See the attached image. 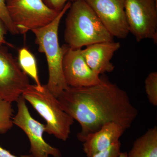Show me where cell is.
Here are the masks:
<instances>
[{"label": "cell", "mask_w": 157, "mask_h": 157, "mask_svg": "<svg viewBox=\"0 0 157 157\" xmlns=\"http://www.w3.org/2000/svg\"><path fill=\"white\" fill-rule=\"evenodd\" d=\"M121 143H117L109 147L107 149L98 153L93 157H118L120 154Z\"/></svg>", "instance_id": "obj_18"}, {"label": "cell", "mask_w": 157, "mask_h": 157, "mask_svg": "<svg viewBox=\"0 0 157 157\" xmlns=\"http://www.w3.org/2000/svg\"><path fill=\"white\" fill-rule=\"evenodd\" d=\"M101 77L98 84L69 87L57 98L62 109L80 124L77 137L80 141L109 123L127 130L138 116L126 92L106 77Z\"/></svg>", "instance_id": "obj_1"}, {"label": "cell", "mask_w": 157, "mask_h": 157, "mask_svg": "<svg viewBox=\"0 0 157 157\" xmlns=\"http://www.w3.org/2000/svg\"><path fill=\"white\" fill-rule=\"evenodd\" d=\"M113 37L125 39L130 32L125 0H85Z\"/></svg>", "instance_id": "obj_9"}, {"label": "cell", "mask_w": 157, "mask_h": 157, "mask_svg": "<svg viewBox=\"0 0 157 157\" xmlns=\"http://www.w3.org/2000/svg\"><path fill=\"white\" fill-rule=\"evenodd\" d=\"M126 129L114 123L104 125L97 132L88 135L82 140L83 150L87 157H93L119 141Z\"/></svg>", "instance_id": "obj_12"}, {"label": "cell", "mask_w": 157, "mask_h": 157, "mask_svg": "<svg viewBox=\"0 0 157 157\" xmlns=\"http://www.w3.org/2000/svg\"><path fill=\"white\" fill-rule=\"evenodd\" d=\"M21 96L45 120V132L63 141L68 140L74 120L62 109L45 85L40 88L31 84Z\"/></svg>", "instance_id": "obj_4"}, {"label": "cell", "mask_w": 157, "mask_h": 157, "mask_svg": "<svg viewBox=\"0 0 157 157\" xmlns=\"http://www.w3.org/2000/svg\"><path fill=\"white\" fill-rule=\"evenodd\" d=\"M65 24L64 38L71 49H80L98 42L114 41L85 0H76L71 3Z\"/></svg>", "instance_id": "obj_2"}, {"label": "cell", "mask_w": 157, "mask_h": 157, "mask_svg": "<svg viewBox=\"0 0 157 157\" xmlns=\"http://www.w3.org/2000/svg\"><path fill=\"white\" fill-rule=\"evenodd\" d=\"M68 2L58 15L48 25L32 31L36 37L35 42L40 52L45 54L48 63V79L45 85L48 90L57 98L69 86L66 83L63 72V62L68 48L67 44L60 46L59 26L63 16L71 5Z\"/></svg>", "instance_id": "obj_3"}, {"label": "cell", "mask_w": 157, "mask_h": 157, "mask_svg": "<svg viewBox=\"0 0 157 157\" xmlns=\"http://www.w3.org/2000/svg\"><path fill=\"white\" fill-rule=\"evenodd\" d=\"M30 85L28 76L8 48L0 45V96L11 103L16 102Z\"/></svg>", "instance_id": "obj_8"}, {"label": "cell", "mask_w": 157, "mask_h": 157, "mask_svg": "<svg viewBox=\"0 0 157 157\" xmlns=\"http://www.w3.org/2000/svg\"><path fill=\"white\" fill-rule=\"evenodd\" d=\"M121 47L119 42H98L82 49V54L90 68L99 75L111 73L114 66L111 60L116 52Z\"/></svg>", "instance_id": "obj_11"}, {"label": "cell", "mask_w": 157, "mask_h": 157, "mask_svg": "<svg viewBox=\"0 0 157 157\" xmlns=\"http://www.w3.org/2000/svg\"><path fill=\"white\" fill-rule=\"evenodd\" d=\"M48 8L60 12L68 2H74L76 0H42Z\"/></svg>", "instance_id": "obj_19"}, {"label": "cell", "mask_w": 157, "mask_h": 157, "mask_svg": "<svg viewBox=\"0 0 157 157\" xmlns=\"http://www.w3.org/2000/svg\"><path fill=\"white\" fill-rule=\"evenodd\" d=\"M18 64L22 71L35 81L38 87H42L38 75V69L36 59L32 52L26 47L18 50Z\"/></svg>", "instance_id": "obj_14"}, {"label": "cell", "mask_w": 157, "mask_h": 157, "mask_svg": "<svg viewBox=\"0 0 157 157\" xmlns=\"http://www.w3.org/2000/svg\"><path fill=\"white\" fill-rule=\"evenodd\" d=\"M128 157H157V127L149 129L137 138Z\"/></svg>", "instance_id": "obj_13"}, {"label": "cell", "mask_w": 157, "mask_h": 157, "mask_svg": "<svg viewBox=\"0 0 157 157\" xmlns=\"http://www.w3.org/2000/svg\"><path fill=\"white\" fill-rule=\"evenodd\" d=\"M118 157H128V154L127 152H121Z\"/></svg>", "instance_id": "obj_22"}, {"label": "cell", "mask_w": 157, "mask_h": 157, "mask_svg": "<svg viewBox=\"0 0 157 157\" xmlns=\"http://www.w3.org/2000/svg\"><path fill=\"white\" fill-rule=\"evenodd\" d=\"M17 112L13 117L14 124L25 133L30 143V155L33 157H61L60 151L51 146L43 138L45 125L32 117L25 100L21 96L16 101Z\"/></svg>", "instance_id": "obj_7"}, {"label": "cell", "mask_w": 157, "mask_h": 157, "mask_svg": "<svg viewBox=\"0 0 157 157\" xmlns=\"http://www.w3.org/2000/svg\"><path fill=\"white\" fill-rule=\"evenodd\" d=\"M144 87L149 102L154 106H157V72H152L149 73L144 81Z\"/></svg>", "instance_id": "obj_16"}, {"label": "cell", "mask_w": 157, "mask_h": 157, "mask_svg": "<svg viewBox=\"0 0 157 157\" xmlns=\"http://www.w3.org/2000/svg\"><path fill=\"white\" fill-rule=\"evenodd\" d=\"M81 51L82 48L73 49L68 46L64 56L63 74L69 87H86L101 81V76L90 68Z\"/></svg>", "instance_id": "obj_10"}, {"label": "cell", "mask_w": 157, "mask_h": 157, "mask_svg": "<svg viewBox=\"0 0 157 157\" xmlns=\"http://www.w3.org/2000/svg\"><path fill=\"white\" fill-rule=\"evenodd\" d=\"M10 18L19 34L48 25L60 12L48 8L42 0H6Z\"/></svg>", "instance_id": "obj_5"}, {"label": "cell", "mask_w": 157, "mask_h": 157, "mask_svg": "<svg viewBox=\"0 0 157 157\" xmlns=\"http://www.w3.org/2000/svg\"><path fill=\"white\" fill-rule=\"evenodd\" d=\"M8 30L2 21L0 19V45L9 44L6 40V36L7 34Z\"/></svg>", "instance_id": "obj_20"}, {"label": "cell", "mask_w": 157, "mask_h": 157, "mask_svg": "<svg viewBox=\"0 0 157 157\" xmlns=\"http://www.w3.org/2000/svg\"><path fill=\"white\" fill-rule=\"evenodd\" d=\"M0 19L4 23L10 33L13 35L19 34L9 16L6 6V0H0Z\"/></svg>", "instance_id": "obj_17"}, {"label": "cell", "mask_w": 157, "mask_h": 157, "mask_svg": "<svg viewBox=\"0 0 157 157\" xmlns=\"http://www.w3.org/2000/svg\"><path fill=\"white\" fill-rule=\"evenodd\" d=\"M125 12L129 32L137 42H157V0H125Z\"/></svg>", "instance_id": "obj_6"}, {"label": "cell", "mask_w": 157, "mask_h": 157, "mask_svg": "<svg viewBox=\"0 0 157 157\" xmlns=\"http://www.w3.org/2000/svg\"><path fill=\"white\" fill-rule=\"evenodd\" d=\"M0 157H33L30 155H23L20 156H16L12 154L10 151L0 146Z\"/></svg>", "instance_id": "obj_21"}, {"label": "cell", "mask_w": 157, "mask_h": 157, "mask_svg": "<svg viewBox=\"0 0 157 157\" xmlns=\"http://www.w3.org/2000/svg\"><path fill=\"white\" fill-rule=\"evenodd\" d=\"M11 102L6 101L0 96V133L5 134L14 125L13 109Z\"/></svg>", "instance_id": "obj_15"}]
</instances>
